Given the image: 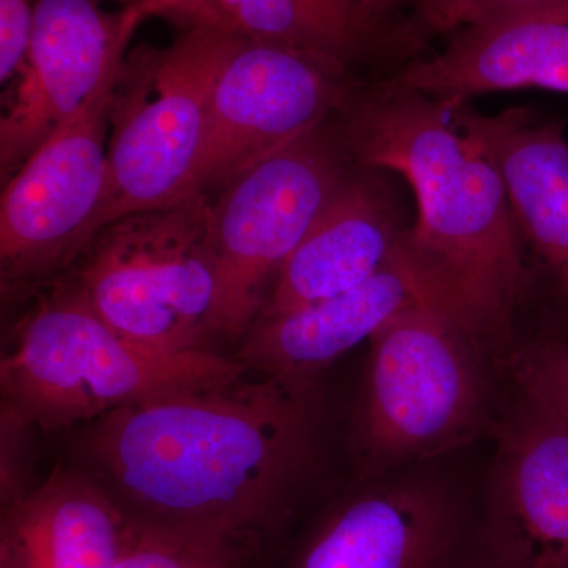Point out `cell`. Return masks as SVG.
Segmentation results:
<instances>
[{
  "label": "cell",
  "mask_w": 568,
  "mask_h": 568,
  "mask_svg": "<svg viewBox=\"0 0 568 568\" xmlns=\"http://www.w3.org/2000/svg\"><path fill=\"white\" fill-rule=\"evenodd\" d=\"M250 375L97 418L81 439L84 473L134 523L256 551L320 473L325 410L320 379Z\"/></svg>",
  "instance_id": "cell-1"
},
{
  "label": "cell",
  "mask_w": 568,
  "mask_h": 568,
  "mask_svg": "<svg viewBox=\"0 0 568 568\" xmlns=\"http://www.w3.org/2000/svg\"><path fill=\"white\" fill-rule=\"evenodd\" d=\"M351 162L402 175L417 219L399 252L426 301L510 375L526 313H548L503 175L447 102L386 81L358 85L334 115Z\"/></svg>",
  "instance_id": "cell-2"
},
{
  "label": "cell",
  "mask_w": 568,
  "mask_h": 568,
  "mask_svg": "<svg viewBox=\"0 0 568 568\" xmlns=\"http://www.w3.org/2000/svg\"><path fill=\"white\" fill-rule=\"evenodd\" d=\"M506 376L443 310L407 306L369 338L347 435L357 480L491 436Z\"/></svg>",
  "instance_id": "cell-3"
},
{
  "label": "cell",
  "mask_w": 568,
  "mask_h": 568,
  "mask_svg": "<svg viewBox=\"0 0 568 568\" xmlns=\"http://www.w3.org/2000/svg\"><path fill=\"white\" fill-rule=\"evenodd\" d=\"M209 349L163 353L104 323L74 284L26 317L0 364L3 409L18 428L58 432L140 403L250 375Z\"/></svg>",
  "instance_id": "cell-4"
},
{
  "label": "cell",
  "mask_w": 568,
  "mask_h": 568,
  "mask_svg": "<svg viewBox=\"0 0 568 568\" xmlns=\"http://www.w3.org/2000/svg\"><path fill=\"white\" fill-rule=\"evenodd\" d=\"M242 40L215 26H192L171 47L142 48L123 62L93 239L123 216L193 196L213 91Z\"/></svg>",
  "instance_id": "cell-5"
},
{
  "label": "cell",
  "mask_w": 568,
  "mask_h": 568,
  "mask_svg": "<svg viewBox=\"0 0 568 568\" xmlns=\"http://www.w3.org/2000/svg\"><path fill=\"white\" fill-rule=\"evenodd\" d=\"M211 197L123 216L81 254L74 286L104 323L163 353L205 349L216 276Z\"/></svg>",
  "instance_id": "cell-6"
},
{
  "label": "cell",
  "mask_w": 568,
  "mask_h": 568,
  "mask_svg": "<svg viewBox=\"0 0 568 568\" xmlns=\"http://www.w3.org/2000/svg\"><path fill=\"white\" fill-rule=\"evenodd\" d=\"M334 118L226 186L212 207L215 335L244 336L346 168Z\"/></svg>",
  "instance_id": "cell-7"
},
{
  "label": "cell",
  "mask_w": 568,
  "mask_h": 568,
  "mask_svg": "<svg viewBox=\"0 0 568 568\" xmlns=\"http://www.w3.org/2000/svg\"><path fill=\"white\" fill-rule=\"evenodd\" d=\"M358 85L342 59L242 40L213 91L193 193H222L257 163L334 118Z\"/></svg>",
  "instance_id": "cell-8"
},
{
  "label": "cell",
  "mask_w": 568,
  "mask_h": 568,
  "mask_svg": "<svg viewBox=\"0 0 568 568\" xmlns=\"http://www.w3.org/2000/svg\"><path fill=\"white\" fill-rule=\"evenodd\" d=\"M123 67V65H122ZM122 69L47 138L11 175L0 200L3 284H32L80 260L108 174V129Z\"/></svg>",
  "instance_id": "cell-9"
},
{
  "label": "cell",
  "mask_w": 568,
  "mask_h": 568,
  "mask_svg": "<svg viewBox=\"0 0 568 568\" xmlns=\"http://www.w3.org/2000/svg\"><path fill=\"white\" fill-rule=\"evenodd\" d=\"M436 462L357 480L280 568H462L469 500Z\"/></svg>",
  "instance_id": "cell-10"
},
{
  "label": "cell",
  "mask_w": 568,
  "mask_h": 568,
  "mask_svg": "<svg viewBox=\"0 0 568 568\" xmlns=\"http://www.w3.org/2000/svg\"><path fill=\"white\" fill-rule=\"evenodd\" d=\"M478 521L485 568H568V426L510 375Z\"/></svg>",
  "instance_id": "cell-11"
},
{
  "label": "cell",
  "mask_w": 568,
  "mask_h": 568,
  "mask_svg": "<svg viewBox=\"0 0 568 568\" xmlns=\"http://www.w3.org/2000/svg\"><path fill=\"white\" fill-rule=\"evenodd\" d=\"M148 6L106 13L99 0H39L28 50L0 118L3 178L17 173L37 148L93 95L114 70Z\"/></svg>",
  "instance_id": "cell-12"
},
{
  "label": "cell",
  "mask_w": 568,
  "mask_h": 568,
  "mask_svg": "<svg viewBox=\"0 0 568 568\" xmlns=\"http://www.w3.org/2000/svg\"><path fill=\"white\" fill-rule=\"evenodd\" d=\"M447 103L455 123L491 153L548 313L568 328L566 125L529 108H508L489 115L473 108L469 100Z\"/></svg>",
  "instance_id": "cell-13"
},
{
  "label": "cell",
  "mask_w": 568,
  "mask_h": 568,
  "mask_svg": "<svg viewBox=\"0 0 568 568\" xmlns=\"http://www.w3.org/2000/svg\"><path fill=\"white\" fill-rule=\"evenodd\" d=\"M407 227L387 171L351 163L276 275L257 320L365 283L394 257Z\"/></svg>",
  "instance_id": "cell-14"
},
{
  "label": "cell",
  "mask_w": 568,
  "mask_h": 568,
  "mask_svg": "<svg viewBox=\"0 0 568 568\" xmlns=\"http://www.w3.org/2000/svg\"><path fill=\"white\" fill-rule=\"evenodd\" d=\"M384 81L440 102L518 89L568 93V0L462 29L443 51Z\"/></svg>",
  "instance_id": "cell-15"
},
{
  "label": "cell",
  "mask_w": 568,
  "mask_h": 568,
  "mask_svg": "<svg viewBox=\"0 0 568 568\" xmlns=\"http://www.w3.org/2000/svg\"><path fill=\"white\" fill-rule=\"evenodd\" d=\"M420 301V283L398 245L377 274L353 290L254 321L235 358L256 375L320 379L336 358Z\"/></svg>",
  "instance_id": "cell-16"
},
{
  "label": "cell",
  "mask_w": 568,
  "mask_h": 568,
  "mask_svg": "<svg viewBox=\"0 0 568 568\" xmlns=\"http://www.w3.org/2000/svg\"><path fill=\"white\" fill-rule=\"evenodd\" d=\"M132 521L82 469L59 467L43 484L7 499L0 568H112Z\"/></svg>",
  "instance_id": "cell-17"
},
{
  "label": "cell",
  "mask_w": 568,
  "mask_h": 568,
  "mask_svg": "<svg viewBox=\"0 0 568 568\" xmlns=\"http://www.w3.org/2000/svg\"><path fill=\"white\" fill-rule=\"evenodd\" d=\"M211 26L345 62L361 47L345 0H211Z\"/></svg>",
  "instance_id": "cell-18"
},
{
  "label": "cell",
  "mask_w": 568,
  "mask_h": 568,
  "mask_svg": "<svg viewBox=\"0 0 568 568\" xmlns=\"http://www.w3.org/2000/svg\"><path fill=\"white\" fill-rule=\"evenodd\" d=\"M253 552L224 534L132 521L129 540L112 568H244Z\"/></svg>",
  "instance_id": "cell-19"
},
{
  "label": "cell",
  "mask_w": 568,
  "mask_h": 568,
  "mask_svg": "<svg viewBox=\"0 0 568 568\" xmlns=\"http://www.w3.org/2000/svg\"><path fill=\"white\" fill-rule=\"evenodd\" d=\"M510 375L528 384L568 426V328L541 317L537 328L521 336Z\"/></svg>",
  "instance_id": "cell-20"
},
{
  "label": "cell",
  "mask_w": 568,
  "mask_h": 568,
  "mask_svg": "<svg viewBox=\"0 0 568 568\" xmlns=\"http://www.w3.org/2000/svg\"><path fill=\"white\" fill-rule=\"evenodd\" d=\"M548 2L552 0H416V13L405 36L413 43L422 36L458 32Z\"/></svg>",
  "instance_id": "cell-21"
},
{
  "label": "cell",
  "mask_w": 568,
  "mask_h": 568,
  "mask_svg": "<svg viewBox=\"0 0 568 568\" xmlns=\"http://www.w3.org/2000/svg\"><path fill=\"white\" fill-rule=\"evenodd\" d=\"M39 0H0V81L6 84L20 69Z\"/></svg>",
  "instance_id": "cell-22"
},
{
  "label": "cell",
  "mask_w": 568,
  "mask_h": 568,
  "mask_svg": "<svg viewBox=\"0 0 568 568\" xmlns=\"http://www.w3.org/2000/svg\"><path fill=\"white\" fill-rule=\"evenodd\" d=\"M406 2L407 0H354L353 26L358 43L375 39L386 31L396 10Z\"/></svg>",
  "instance_id": "cell-23"
},
{
  "label": "cell",
  "mask_w": 568,
  "mask_h": 568,
  "mask_svg": "<svg viewBox=\"0 0 568 568\" xmlns=\"http://www.w3.org/2000/svg\"><path fill=\"white\" fill-rule=\"evenodd\" d=\"M126 6H148L155 14L181 18L192 26H211V0H123Z\"/></svg>",
  "instance_id": "cell-24"
},
{
  "label": "cell",
  "mask_w": 568,
  "mask_h": 568,
  "mask_svg": "<svg viewBox=\"0 0 568 568\" xmlns=\"http://www.w3.org/2000/svg\"><path fill=\"white\" fill-rule=\"evenodd\" d=\"M345 2L351 7V10H354V0H345Z\"/></svg>",
  "instance_id": "cell-25"
}]
</instances>
